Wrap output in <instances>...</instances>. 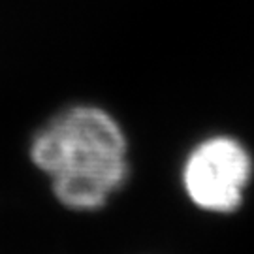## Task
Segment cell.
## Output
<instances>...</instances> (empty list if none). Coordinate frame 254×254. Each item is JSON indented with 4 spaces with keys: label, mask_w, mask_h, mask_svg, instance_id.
I'll list each match as a JSON object with an SVG mask.
<instances>
[{
    "label": "cell",
    "mask_w": 254,
    "mask_h": 254,
    "mask_svg": "<svg viewBox=\"0 0 254 254\" xmlns=\"http://www.w3.org/2000/svg\"><path fill=\"white\" fill-rule=\"evenodd\" d=\"M32 162L51 177L57 200L75 211H94L128 177L127 139L100 108L75 106L51 119L30 145Z\"/></svg>",
    "instance_id": "6da1fadb"
},
{
    "label": "cell",
    "mask_w": 254,
    "mask_h": 254,
    "mask_svg": "<svg viewBox=\"0 0 254 254\" xmlns=\"http://www.w3.org/2000/svg\"><path fill=\"white\" fill-rule=\"evenodd\" d=\"M253 177V158L237 139L215 136L201 141L183 166V187L194 205L232 213L243 203Z\"/></svg>",
    "instance_id": "7a4b0ae2"
}]
</instances>
